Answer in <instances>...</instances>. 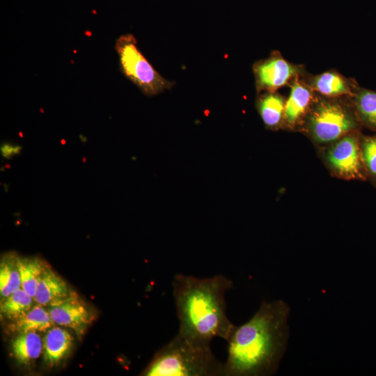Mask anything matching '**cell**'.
Instances as JSON below:
<instances>
[{"instance_id": "obj_1", "label": "cell", "mask_w": 376, "mask_h": 376, "mask_svg": "<svg viewBox=\"0 0 376 376\" xmlns=\"http://www.w3.org/2000/svg\"><path fill=\"white\" fill-rule=\"evenodd\" d=\"M290 307L283 300L263 301L251 318L235 327L227 340L222 376H265L279 368L289 336Z\"/></svg>"}, {"instance_id": "obj_2", "label": "cell", "mask_w": 376, "mask_h": 376, "mask_svg": "<svg viewBox=\"0 0 376 376\" xmlns=\"http://www.w3.org/2000/svg\"><path fill=\"white\" fill-rule=\"evenodd\" d=\"M232 287L233 281L223 275L201 279L175 274L172 288L178 333L205 347H210L216 337L227 341L235 327L227 317L225 300Z\"/></svg>"}, {"instance_id": "obj_3", "label": "cell", "mask_w": 376, "mask_h": 376, "mask_svg": "<svg viewBox=\"0 0 376 376\" xmlns=\"http://www.w3.org/2000/svg\"><path fill=\"white\" fill-rule=\"evenodd\" d=\"M224 363L210 347L198 345L178 333L155 357L146 376H222Z\"/></svg>"}, {"instance_id": "obj_4", "label": "cell", "mask_w": 376, "mask_h": 376, "mask_svg": "<svg viewBox=\"0 0 376 376\" xmlns=\"http://www.w3.org/2000/svg\"><path fill=\"white\" fill-rule=\"evenodd\" d=\"M322 97L315 98L307 122L308 130L315 141L331 143L358 131L361 125L352 102L350 106L338 97Z\"/></svg>"}, {"instance_id": "obj_5", "label": "cell", "mask_w": 376, "mask_h": 376, "mask_svg": "<svg viewBox=\"0 0 376 376\" xmlns=\"http://www.w3.org/2000/svg\"><path fill=\"white\" fill-rule=\"evenodd\" d=\"M115 49L121 71L145 95H155L174 85L173 82L159 74L148 62L139 49L133 35L120 36L116 41Z\"/></svg>"}, {"instance_id": "obj_6", "label": "cell", "mask_w": 376, "mask_h": 376, "mask_svg": "<svg viewBox=\"0 0 376 376\" xmlns=\"http://www.w3.org/2000/svg\"><path fill=\"white\" fill-rule=\"evenodd\" d=\"M253 72L258 93L275 92L305 74L301 65L290 63L278 51H274L267 58L256 62Z\"/></svg>"}, {"instance_id": "obj_7", "label": "cell", "mask_w": 376, "mask_h": 376, "mask_svg": "<svg viewBox=\"0 0 376 376\" xmlns=\"http://www.w3.org/2000/svg\"><path fill=\"white\" fill-rule=\"evenodd\" d=\"M360 134L350 132L335 141L327 152L329 166L346 179L364 180L366 173L362 161Z\"/></svg>"}, {"instance_id": "obj_8", "label": "cell", "mask_w": 376, "mask_h": 376, "mask_svg": "<svg viewBox=\"0 0 376 376\" xmlns=\"http://www.w3.org/2000/svg\"><path fill=\"white\" fill-rule=\"evenodd\" d=\"M49 306L54 323L74 330L78 336L83 335L95 319L92 311L74 294Z\"/></svg>"}, {"instance_id": "obj_9", "label": "cell", "mask_w": 376, "mask_h": 376, "mask_svg": "<svg viewBox=\"0 0 376 376\" xmlns=\"http://www.w3.org/2000/svg\"><path fill=\"white\" fill-rule=\"evenodd\" d=\"M301 78L315 93L327 97H351L359 86L354 79L345 77L334 70L315 75L304 74Z\"/></svg>"}, {"instance_id": "obj_10", "label": "cell", "mask_w": 376, "mask_h": 376, "mask_svg": "<svg viewBox=\"0 0 376 376\" xmlns=\"http://www.w3.org/2000/svg\"><path fill=\"white\" fill-rule=\"evenodd\" d=\"M290 92L285 100L283 122L293 127L300 123L310 111L315 100V92L302 79L296 77L290 84Z\"/></svg>"}, {"instance_id": "obj_11", "label": "cell", "mask_w": 376, "mask_h": 376, "mask_svg": "<svg viewBox=\"0 0 376 376\" xmlns=\"http://www.w3.org/2000/svg\"><path fill=\"white\" fill-rule=\"evenodd\" d=\"M72 294L66 282L51 269L44 267L34 301L42 306H50Z\"/></svg>"}, {"instance_id": "obj_12", "label": "cell", "mask_w": 376, "mask_h": 376, "mask_svg": "<svg viewBox=\"0 0 376 376\" xmlns=\"http://www.w3.org/2000/svg\"><path fill=\"white\" fill-rule=\"evenodd\" d=\"M72 335L64 329L52 327L43 340L44 361L49 367L58 365L70 353L73 346Z\"/></svg>"}, {"instance_id": "obj_13", "label": "cell", "mask_w": 376, "mask_h": 376, "mask_svg": "<svg viewBox=\"0 0 376 376\" xmlns=\"http://www.w3.org/2000/svg\"><path fill=\"white\" fill-rule=\"evenodd\" d=\"M285 100L275 92H265L257 99L256 107L266 127L274 129L283 121Z\"/></svg>"}, {"instance_id": "obj_14", "label": "cell", "mask_w": 376, "mask_h": 376, "mask_svg": "<svg viewBox=\"0 0 376 376\" xmlns=\"http://www.w3.org/2000/svg\"><path fill=\"white\" fill-rule=\"evenodd\" d=\"M350 99L361 125L376 132V91L359 86Z\"/></svg>"}, {"instance_id": "obj_15", "label": "cell", "mask_w": 376, "mask_h": 376, "mask_svg": "<svg viewBox=\"0 0 376 376\" xmlns=\"http://www.w3.org/2000/svg\"><path fill=\"white\" fill-rule=\"evenodd\" d=\"M43 350V343L36 331L21 333L12 343V352L22 364H29L38 359Z\"/></svg>"}, {"instance_id": "obj_16", "label": "cell", "mask_w": 376, "mask_h": 376, "mask_svg": "<svg viewBox=\"0 0 376 376\" xmlns=\"http://www.w3.org/2000/svg\"><path fill=\"white\" fill-rule=\"evenodd\" d=\"M49 311L38 304L32 307L23 317L15 320L10 329L19 334L29 331H45L52 327Z\"/></svg>"}, {"instance_id": "obj_17", "label": "cell", "mask_w": 376, "mask_h": 376, "mask_svg": "<svg viewBox=\"0 0 376 376\" xmlns=\"http://www.w3.org/2000/svg\"><path fill=\"white\" fill-rule=\"evenodd\" d=\"M16 259L22 288L34 299L38 281L45 267L42 262L37 258Z\"/></svg>"}, {"instance_id": "obj_18", "label": "cell", "mask_w": 376, "mask_h": 376, "mask_svg": "<svg viewBox=\"0 0 376 376\" xmlns=\"http://www.w3.org/2000/svg\"><path fill=\"white\" fill-rule=\"evenodd\" d=\"M33 298L22 288L2 301L1 312L9 319L16 320L23 317L31 308Z\"/></svg>"}, {"instance_id": "obj_19", "label": "cell", "mask_w": 376, "mask_h": 376, "mask_svg": "<svg viewBox=\"0 0 376 376\" xmlns=\"http://www.w3.org/2000/svg\"><path fill=\"white\" fill-rule=\"evenodd\" d=\"M22 288L20 274L17 265V259H8L1 263L0 292L2 297H7Z\"/></svg>"}, {"instance_id": "obj_20", "label": "cell", "mask_w": 376, "mask_h": 376, "mask_svg": "<svg viewBox=\"0 0 376 376\" xmlns=\"http://www.w3.org/2000/svg\"><path fill=\"white\" fill-rule=\"evenodd\" d=\"M360 147L366 175L376 183V134L361 135Z\"/></svg>"}, {"instance_id": "obj_21", "label": "cell", "mask_w": 376, "mask_h": 376, "mask_svg": "<svg viewBox=\"0 0 376 376\" xmlns=\"http://www.w3.org/2000/svg\"><path fill=\"white\" fill-rule=\"evenodd\" d=\"M22 150V146L12 142H4L0 148L1 156L6 159H11L19 155Z\"/></svg>"}]
</instances>
